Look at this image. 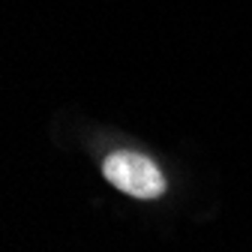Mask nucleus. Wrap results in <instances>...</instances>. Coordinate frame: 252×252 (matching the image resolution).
Instances as JSON below:
<instances>
[{
	"label": "nucleus",
	"mask_w": 252,
	"mask_h": 252,
	"mask_svg": "<svg viewBox=\"0 0 252 252\" xmlns=\"http://www.w3.org/2000/svg\"><path fill=\"white\" fill-rule=\"evenodd\" d=\"M105 180L114 183L120 192L135 195V198H159L165 192V177L162 171L153 165V159L132 150H117L111 153L105 165Z\"/></svg>",
	"instance_id": "f257e3e1"
}]
</instances>
